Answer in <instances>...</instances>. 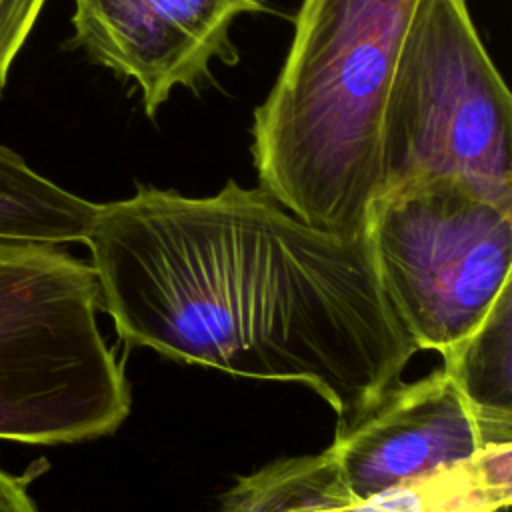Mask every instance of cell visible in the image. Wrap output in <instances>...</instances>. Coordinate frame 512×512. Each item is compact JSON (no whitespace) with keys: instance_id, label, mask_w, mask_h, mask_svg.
Here are the masks:
<instances>
[{"instance_id":"1","label":"cell","mask_w":512,"mask_h":512,"mask_svg":"<svg viewBox=\"0 0 512 512\" xmlns=\"http://www.w3.org/2000/svg\"><path fill=\"white\" fill-rule=\"evenodd\" d=\"M118 336L238 378L298 382L342 430L420 350L392 310L364 234L316 228L262 186L212 196L140 186L98 204L84 240Z\"/></svg>"},{"instance_id":"2","label":"cell","mask_w":512,"mask_h":512,"mask_svg":"<svg viewBox=\"0 0 512 512\" xmlns=\"http://www.w3.org/2000/svg\"><path fill=\"white\" fill-rule=\"evenodd\" d=\"M418 2L302 0L250 132L258 186L316 228L364 230L382 190L384 102Z\"/></svg>"},{"instance_id":"3","label":"cell","mask_w":512,"mask_h":512,"mask_svg":"<svg viewBox=\"0 0 512 512\" xmlns=\"http://www.w3.org/2000/svg\"><path fill=\"white\" fill-rule=\"evenodd\" d=\"M90 264L0 240V440L56 446L114 434L130 382L106 344Z\"/></svg>"},{"instance_id":"4","label":"cell","mask_w":512,"mask_h":512,"mask_svg":"<svg viewBox=\"0 0 512 512\" xmlns=\"http://www.w3.org/2000/svg\"><path fill=\"white\" fill-rule=\"evenodd\" d=\"M380 162V194L452 178L512 216V90L466 0L418 2L384 102Z\"/></svg>"},{"instance_id":"5","label":"cell","mask_w":512,"mask_h":512,"mask_svg":"<svg viewBox=\"0 0 512 512\" xmlns=\"http://www.w3.org/2000/svg\"><path fill=\"white\" fill-rule=\"evenodd\" d=\"M362 234L392 310L442 360L478 330L512 272V216L452 178L384 190Z\"/></svg>"},{"instance_id":"6","label":"cell","mask_w":512,"mask_h":512,"mask_svg":"<svg viewBox=\"0 0 512 512\" xmlns=\"http://www.w3.org/2000/svg\"><path fill=\"white\" fill-rule=\"evenodd\" d=\"M266 0H74V40L96 62L130 78L152 118L178 86L198 90L212 60L234 64L230 30Z\"/></svg>"},{"instance_id":"7","label":"cell","mask_w":512,"mask_h":512,"mask_svg":"<svg viewBox=\"0 0 512 512\" xmlns=\"http://www.w3.org/2000/svg\"><path fill=\"white\" fill-rule=\"evenodd\" d=\"M354 498L398 488L444 468L478 460L488 442L446 368L396 384L328 446Z\"/></svg>"},{"instance_id":"8","label":"cell","mask_w":512,"mask_h":512,"mask_svg":"<svg viewBox=\"0 0 512 512\" xmlns=\"http://www.w3.org/2000/svg\"><path fill=\"white\" fill-rule=\"evenodd\" d=\"M488 442L476 464L502 512H512V272L478 330L444 366Z\"/></svg>"},{"instance_id":"9","label":"cell","mask_w":512,"mask_h":512,"mask_svg":"<svg viewBox=\"0 0 512 512\" xmlns=\"http://www.w3.org/2000/svg\"><path fill=\"white\" fill-rule=\"evenodd\" d=\"M96 212L98 204L54 184L0 144V240L84 242Z\"/></svg>"},{"instance_id":"10","label":"cell","mask_w":512,"mask_h":512,"mask_svg":"<svg viewBox=\"0 0 512 512\" xmlns=\"http://www.w3.org/2000/svg\"><path fill=\"white\" fill-rule=\"evenodd\" d=\"M46 0H0V98L10 68L30 36Z\"/></svg>"},{"instance_id":"11","label":"cell","mask_w":512,"mask_h":512,"mask_svg":"<svg viewBox=\"0 0 512 512\" xmlns=\"http://www.w3.org/2000/svg\"><path fill=\"white\" fill-rule=\"evenodd\" d=\"M0 512H40L26 484L0 468Z\"/></svg>"}]
</instances>
